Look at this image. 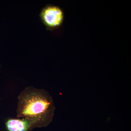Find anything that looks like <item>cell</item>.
<instances>
[{
    "mask_svg": "<svg viewBox=\"0 0 131 131\" xmlns=\"http://www.w3.org/2000/svg\"><path fill=\"white\" fill-rule=\"evenodd\" d=\"M8 131H28L31 130V125L28 121L21 118H9L5 123Z\"/></svg>",
    "mask_w": 131,
    "mask_h": 131,
    "instance_id": "3",
    "label": "cell"
},
{
    "mask_svg": "<svg viewBox=\"0 0 131 131\" xmlns=\"http://www.w3.org/2000/svg\"><path fill=\"white\" fill-rule=\"evenodd\" d=\"M42 22L49 29H56L63 23L64 15L63 11L56 5H47L42 9L40 14Z\"/></svg>",
    "mask_w": 131,
    "mask_h": 131,
    "instance_id": "2",
    "label": "cell"
},
{
    "mask_svg": "<svg viewBox=\"0 0 131 131\" xmlns=\"http://www.w3.org/2000/svg\"><path fill=\"white\" fill-rule=\"evenodd\" d=\"M54 110L52 98L44 89L26 87L18 97L17 117L28 121L31 130L48 126Z\"/></svg>",
    "mask_w": 131,
    "mask_h": 131,
    "instance_id": "1",
    "label": "cell"
}]
</instances>
